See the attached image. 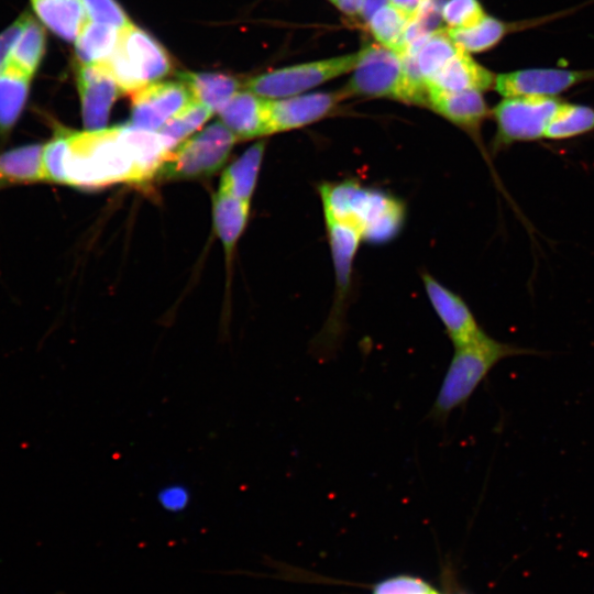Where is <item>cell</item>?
I'll use <instances>...</instances> for the list:
<instances>
[{"label": "cell", "instance_id": "obj_1", "mask_svg": "<svg viewBox=\"0 0 594 594\" xmlns=\"http://www.w3.org/2000/svg\"><path fill=\"white\" fill-rule=\"evenodd\" d=\"M46 183L96 188L114 183H144L154 175L138 128L57 130L44 144Z\"/></svg>", "mask_w": 594, "mask_h": 594}, {"label": "cell", "instance_id": "obj_2", "mask_svg": "<svg viewBox=\"0 0 594 594\" xmlns=\"http://www.w3.org/2000/svg\"><path fill=\"white\" fill-rule=\"evenodd\" d=\"M544 354L539 350L495 340L486 332L470 343L454 346L453 356L427 418L437 425H444L450 414L468 403L479 385L502 360Z\"/></svg>", "mask_w": 594, "mask_h": 594}, {"label": "cell", "instance_id": "obj_3", "mask_svg": "<svg viewBox=\"0 0 594 594\" xmlns=\"http://www.w3.org/2000/svg\"><path fill=\"white\" fill-rule=\"evenodd\" d=\"M319 194L324 218L353 227L365 241L387 242L402 228L404 207L388 194L351 180L322 184Z\"/></svg>", "mask_w": 594, "mask_h": 594}, {"label": "cell", "instance_id": "obj_4", "mask_svg": "<svg viewBox=\"0 0 594 594\" xmlns=\"http://www.w3.org/2000/svg\"><path fill=\"white\" fill-rule=\"evenodd\" d=\"M349 97L389 98L427 106L428 87L396 52L373 43L359 51L350 80L340 89Z\"/></svg>", "mask_w": 594, "mask_h": 594}, {"label": "cell", "instance_id": "obj_5", "mask_svg": "<svg viewBox=\"0 0 594 594\" xmlns=\"http://www.w3.org/2000/svg\"><path fill=\"white\" fill-rule=\"evenodd\" d=\"M324 221L336 273V295L327 320L309 343L310 355L321 363L334 359L343 343L352 266L363 241L353 227L331 218Z\"/></svg>", "mask_w": 594, "mask_h": 594}, {"label": "cell", "instance_id": "obj_6", "mask_svg": "<svg viewBox=\"0 0 594 594\" xmlns=\"http://www.w3.org/2000/svg\"><path fill=\"white\" fill-rule=\"evenodd\" d=\"M105 64L123 94H134L157 82L172 68L165 48L133 24L121 30L119 44Z\"/></svg>", "mask_w": 594, "mask_h": 594}, {"label": "cell", "instance_id": "obj_7", "mask_svg": "<svg viewBox=\"0 0 594 594\" xmlns=\"http://www.w3.org/2000/svg\"><path fill=\"white\" fill-rule=\"evenodd\" d=\"M562 101L559 97L536 95L503 97L491 110L496 125L494 150L544 138L547 127Z\"/></svg>", "mask_w": 594, "mask_h": 594}, {"label": "cell", "instance_id": "obj_8", "mask_svg": "<svg viewBox=\"0 0 594 594\" xmlns=\"http://www.w3.org/2000/svg\"><path fill=\"white\" fill-rule=\"evenodd\" d=\"M235 140L222 122H215L174 148L157 175L168 179L210 176L222 167Z\"/></svg>", "mask_w": 594, "mask_h": 594}, {"label": "cell", "instance_id": "obj_9", "mask_svg": "<svg viewBox=\"0 0 594 594\" xmlns=\"http://www.w3.org/2000/svg\"><path fill=\"white\" fill-rule=\"evenodd\" d=\"M359 52L275 69L249 79L251 92L271 100L301 95L307 90L352 72Z\"/></svg>", "mask_w": 594, "mask_h": 594}, {"label": "cell", "instance_id": "obj_10", "mask_svg": "<svg viewBox=\"0 0 594 594\" xmlns=\"http://www.w3.org/2000/svg\"><path fill=\"white\" fill-rule=\"evenodd\" d=\"M590 80H594V68H525L496 75L493 88L502 97L525 95L559 97L574 86Z\"/></svg>", "mask_w": 594, "mask_h": 594}, {"label": "cell", "instance_id": "obj_11", "mask_svg": "<svg viewBox=\"0 0 594 594\" xmlns=\"http://www.w3.org/2000/svg\"><path fill=\"white\" fill-rule=\"evenodd\" d=\"M194 100L185 82L151 84L133 94L130 125L158 131Z\"/></svg>", "mask_w": 594, "mask_h": 594}, {"label": "cell", "instance_id": "obj_12", "mask_svg": "<svg viewBox=\"0 0 594 594\" xmlns=\"http://www.w3.org/2000/svg\"><path fill=\"white\" fill-rule=\"evenodd\" d=\"M421 277L429 301L444 326L453 348L470 343L485 333L470 307L458 294L428 273H424Z\"/></svg>", "mask_w": 594, "mask_h": 594}, {"label": "cell", "instance_id": "obj_13", "mask_svg": "<svg viewBox=\"0 0 594 594\" xmlns=\"http://www.w3.org/2000/svg\"><path fill=\"white\" fill-rule=\"evenodd\" d=\"M76 82L86 130L105 129L120 89L106 64H79Z\"/></svg>", "mask_w": 594, "mask_h": 594}, {"label": "cell", "instance_id": "obj_14", "mask_svg": "<svg viewBox=\"0 0 594 594\" xmlns=\"http://www.w3.org/2000/svg\"><path fill=\"white\" fill-rule=\"evenodd\" d=\"M344 99L342 91L337 90L271 100V131H290L318 122L330 116Z\"/></svg>", "mask_w": 594, "mask_h": 594}, {"label": "cell", "instance_id": "obj_15", "mask_svg": "<svg viewBox=\"0 0 594 594\" xmlns=\"http://www.w3.org/2000/svg\"><path fill=\"white\" fill-rule=\"evenodd\" d=\"M427 107L473 136L480 133L481 125L491 114L483 92L477 90L428 87Z\"/></svg>", "mask_w": 594, "mask_h": 594}, {"label": "cell", "instance_id": "obj_16", "mask_svg": "<svg viewBox=\"0 0 594 594\" xmlns=\"http://www.w3.org/2000/svg\"><path fill=\"white\" fill-rule=\"evenodd\" d=\"M270 108L271 100L243 90L238 91L219 114L237 139L248 140L272 133Z\"/></svg>", "mask_w": 594, "mask_h": 594}, {"label": "cell", "instance_id": "obj_17", "mask_svg": "<svg viewBox=\"0 0 594 594\" xmlns=\"http://www.w3.org/2000/svg\"><path fill=\"white\" fill-rule=\"evenodd\" d=\"M559 14L516 22L503 21L487 14L480 23L469 29L447 30L458 48L470 54L482 53L496 46L507 34L547 23Z\"/></svg>", "mask_w": 594, "mask_h": 594}, {"label": "cell", "instance_id": "obj_18", "mask_svg": "<svg viewBox=\"0 0 594 594\" xmlns=\"http://www.w3.org/2000/svg\"><path fill=\"white\" fill-rule=\"evenodd\" d=\"M496 75L459 48L457 54L428 81V87L451 91H486L494 87Z\"/></svg>", "mask_w": 594, "mask_h": 594}, {"label": "cell", "instance_id": "obj_19", "mask_svg": "<svg viewBox=\"0 0 594 594\" xmlns=\"http://www.w3.org/2000/svg\"><path fill=\"white\" fill-rule=\"evenodd\" d=\"M44 144L28 143L0 153V178L7 186L46 183Z\"/></svg>", "mask_w": 594, "mask_h": 594}, {"label": "cell", "instance_id": "obj_20", "mask_svg": "<svg viewBox=\"0 0 594 594\" xmlns=\"http://www.w3.org/2000/svg\"><path fill=\"white\" fill-rule=\"evenodd\" d=\"M32 77L7 66L0 73V143L6 144L28 105Z\"/></svg>", "mask_w": 594, "mask_h": 594}, {"label": "cell", "instance_id": "obj_21", "mask_svg": "<svg viewBox=\"0 0 594 594\" xmlns=\"http://www.w3.org/2000/svg\"><path fill=\"white\" fill-rule=\"evenodd\" d=\"M41 24L61 38L72 42L86 22L80 0H30Z\"/></svg>", "mask_w": 594, "mask_h": 594}, {"label": "cell", "instance_id": "obj_22", "mask_svg": "<svg viewBox=\"0 0 594 594\" xmlns=\"http://www.w3.org/2000/svg\"><path fill=\"white\" fill-rule=\"evenodd\" d=\"M45 52L46 33L43 25L30 13L23 12V23L11 48L8 66L33 78Z\"/></svg>", "mask_w": 594, "mask_h": 594}, {"label": "cell", "instance_id": "obj_23", "mask_svg": "<svg viewBox=\"0 0 594 594\" xmlns=\"http://www.w3.org/2000/svg\"><path fill=\"white\" fill-rule=\"evenodd\" d=\"M250 201L219 189L213 197V224L229 257L248 222Z\"/></svg>", "mask_w": 594, "mask_h": 594}, {"label": "cell", "instance_id": "obj_24", "mask_svg": "<svg viewBox=\"0 0 594 594\" xmlns=\"http://www.w3.org/2000/svg\"><path fill=\"white\" fill-rule=\"evenodd\" d=\"M180 77L194 99L212 112H220L240 86L234 77L222 73H184Z\"/></svg>", "mask_w": 594, "mask_h": 594}, {"label": "cell", "instance_id": "obj_25", "mask_svg": "<svg viewBox=\"0 0 594 594\" xmlns=\"http://www.w3.org/2000/svg\"><path fill=\"white\" fill-rule=\"evenodd\" d=\"M121 30L86 21L75 40V53L79 64H105L116 51Z\"/></svg>", "mask_w": 594, "mask_h": 594}, {"label": "cell", "instance_id": "obj_26", "mask_svg": "<svg viewBox=\"0 0 594 594\" xmlns=\"http://www.w3.org/2000/svg\"><path fill=\"white\" fill-rule=\"evenodd\" d=\"M458 51L447 28H440L430 33L415 52L404 57L410 61L416 73L427 85Z\"/></svg>", "mask_w": 594, "mask_h": 594}, {"label": "cell", "instance_id": "obj_27", "mask_svg": "<svg viewBox=\"0 0 594 594\" xmlns=\"http://www.w3.org/2000/svg\"><path fill=\"white\" fill-rule=\"evenodd\" d=\"M265 151V142L250 146L223 173L219 189L250 201L254 191L260 166Z\"/></svg>", "mask_w": 594, "mask_h": 594}, {"label": "cell", "instance_id": "obj_28", "mask_svg": "<svg viewBox=\"0 0 594 594\" xmlns=\"http://www.w3.org/2000/svg\"><path fill=\"white\" fill-rule=\"evenodd\" d=\"M411 21V18L387 2L366 22L378 44L404 57L407 54L406 34Z\"/></svg>", "mask_w": 594, "mask_h": 594}, {"label": "cell", "instance_id": "obj_29", "mask_svg": "<svg viewBox=\"0 0 594 594\" xmlns=\"http://www.w3.org/2000/svg\"><path fill=\"white\" fill-rule=\"evenodd\" d=\"M594 131V107L562 101L550 120L544 138L572 139Z\"/></svg>", "mask_w": 594, "mask_h": 594}, {"label": "cell", "instance_id": "obj_30", "mask_svg": "<svg viewBox=\"0 0 594 594\" xmlns=\"http://www.w3.org/2000/svg\"><path fill=\"white\" fill-rule=\"evenodd\" d=\"M213 112L196 101L188 103L183 110L169 119L158 132L165 138L168 146L173 151L185 139L198 130Z\"/></svg>", "mask_w": 594, "mask_h": 594}, {"label": "cell", "instance_id": "obj_31", "mask_svg": "<svg viewBox=\"0 0 594 594\" xmlns=\"http://www.w3.org/2000/svg\"><path fill=\"white\" fill-rule=\"evenodd\" d=\"M486 15L479 0H448L441 12L447 29H469Z\"/></svg>", "mask_w": 594, "mask_h": 594}, {"label": "cell", "instance_id": "obj_32", "mask_svg": "<svg viewBox=\"0 0 594 594\" xmlns=\"http://www.w3.org/2000/svg\"><path fill=\"white\" fill-rule=\"evenodd\" d=\"M89 21L123 30L131 24L116 0H80Z\"/></svg>", "mask_w": 594, "mask_h": 594}, {"label": "cell", "instance_id": "obj_33", "mask_svg": "<svg viewBox=\"0 0 594 594\" xmlns=\"http://www.w3.org/2000/svg\"><path fill=\"white\" fill-rule=\"evenodd\" d=\"M156 501L165 512L180 514L188 508L191 502V493L187 485L174 482L162 486L157 491Z\"/></svg>", "mask_w": 594, "mask_h": 594}, {"label": "cell", "instance_id": "obj_34", "mask_svg": "<svg viewBox=\"0 0 594 594\" xmlns=\"http://www.w3.org/2000/svg\"><path fill=\"white\" fill-rule=\"evenodd\" d=\"M373 594H441L429 584L410 576H397L380 583Z\"/></svg>", "mask_w": 594, "mask_h": 594}, {"label": "cell", "instance_id": "obj_35", "mask_svg": "<svg viewBox=\"0 0 594 594\" xmlns=\"http://www.w3.org/2000/svg\"><path fill=\"white\" fill-rule=\"evenodd\" d=\"M22 23L23 13L0 32V73L8 66L11 48L21 30Z\"/></svg>", "mask_w": 594, "mask_h": 594}, {"label": "cell", "instance_id": "obj_36", "mask_svg": "<svg viewBox=\"0 0 594 594\" xmlns=\"http://www.w3.org/2000/svg\"><path fill=\"white\" fill-rule=\"evenodd\" d=\"M426 0H389L395 8L415 20Z\"/></svg>", "mask_w": 594, "mask_h": 594}, {"label": "cell", "instance_id": "obj_37", "mask_svg": "<svg viewBox=\"0 0 594 594\" xmlns=\"http://www.w3.org/2000/svg\"><path fill=\"white\" fill-rule=\"evenodd\" d=\"M336 7L346 15L361 14L363 0H338Z\"/></svg>", "mask_w": 594, "mask_h": 594}, {"label": "cell", "instance_id": "obj_38", "mask_svg": "<svg viewBox=\"0 0 594 594\" xmlns=\"http://www.w3.org/2000/svg\"><path fill=\"white\" fill-rule=\"evenodd\" d=\"M389 0H363L361 16L367 21L380 8L385 6Z\"/></svg>", "mask_w": 594, "mask_h": 594}, {"label": "cell", "instance_id": "obj_39", "mask_svg": "<svg viewBox=\"0 0 594 594\" xmlns=\"http://www.w3.org/2000/svg\"><path fill=\"white\" fill-rule=\"evenodd\" d=\"M7 187V184L0 178V189Z\"/></svg>", "mask_w": 594, "mask_h": 594}, {"label": "cell", "instance_id": "obj_40", "mask_svg": "<svg viewBox=\"0 0 594 594\" xmlns=\"http://www.w3.org/2000/svg\"><path fill=\"white\" fill-rule=\"evenodd\" d=\"M329 1H331L332 3H336L338 0H329Z\"/></svg>", "mask_w": 594, "mask_h": 594}]
</instances>
